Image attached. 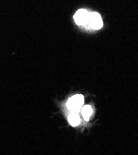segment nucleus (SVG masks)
Returning a JSON list of instances; mask_svg holds the SVG:
<instances>
[{"mask_svg":"<svg viewBox=\"0 0 138 155\" xmlns=\"http://www.w3.org/2000/svg\"><path fill=\"white\" fill-rule=\"evenodd\" d=\"M89 22L91 26L95 29H101L103 25L101 16L96 12H93L90 14Z\"/></svg>","mask_w":138,"mask_h":155,"instance_id":"2","label":"nucleus"},{"mask_svg":"<svg viewBox=\"0 0 138 155\" xmlns=\"http://www.w3.org/2000/svg\"><path fill=\"white\" fill-rule=\"evenodd\" d=\"M90 15L88 12L83 9L79 10L74 16V19L75 22L78 25H83L86 24L89 21Z\"/></svg>","mask_w":138,"mask_h":155,"instance_id":"3","label":"nucleus"},{"mask_svg":"<svg viewBox=\"0 0 138 155\" xmlns=\"http://www.w3.org/2000/svg\"><path fill=\"white\" fill-rule=\"evenodd\" d=\"M84 104V97L82 95L77 94L70 97L67 102V108L73 112H78Z\"/></svg>","mask_w":138,"mask_h":155,"instance_id":"1","label":"nucleus"},{"mask_svg":"<svg viewBox=\"0 0 138 155\" xmlns=\"http://www.w3.org/2000/svg\"><path fill=\"white\" fill-rule=\"evenodd\" d=\"M92 112H93L92 108L90 106H89V105L85 106L82 109V114L83 115V117L86 121H88L90 119L91 115L92 114Z\"/></svg>","mask_w":138,"mask_h":155,"instance_id":"5","label":"nucleus"},{"mask_svg":"<svg viewBox=\"0 0 138 155\" xmlns=\"http://www.w3.org/2000/svg\"><path fill=\"white\" fill-rule=\"evenodd\" d=\"M69 122L72 126L75 127L80 123V119L76 112H72L69 116Z\"/></svg>","mask_w":138,"mask_h":155,"instance_id":"4","label":"nucleus"}]
</instances>
